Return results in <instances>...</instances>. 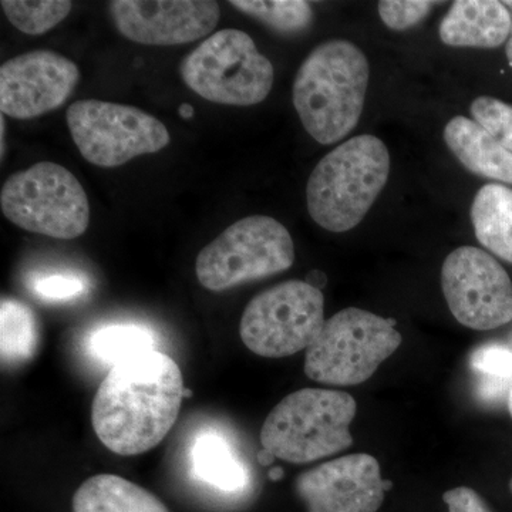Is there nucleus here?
Listing matches in <instances>:
<instances>
[{
  "label": "nucleus",
  "mask_w": 512,
  "mask_h": 512,
  "mask_svg": "<svg viewBox=\"0 0 512 512\" xmlns=\"http://www.w3.org/2000/svg\"><path fill=\"white\" fill-rule=\"evenodd\" d=\"M185 396L173 357L148 350L111 367L94 396V433L114 454L138 456L165 439Z\"/></svg>",
  "instance_id": "f257e3e1"
},
{
  "label": "nucleus",
  "mask_w": 512,
  "mask_h": 512,
  "mask_svg": "<svg viewBox=\"0 0 512 512\" xmlns=\"http://www.w3.org/2000/svg\"><path fill=\"white\" fill-rule=\"evenodd\" d=\"M369 77L365 53L348 40L322 43L303 60L293 82V106L318 143H339L357 126Z\"/></svg>",
  "instance_id": "f03ea898"
},
{
  "label": "nucleus",
  "mask_w": 512,
  "mask_h": 512,
  "mask_svg": "<svg viewBox=\"0 0 512 512\" xmlns=\"http://www.w3.org/2000/svg\"><path fill=\"white\" fill-rule=\"evenodd\" d=\"M389 174L390 154L380 138H350L313 168L306 185L309 215L326 231H350L375 204Z\"/></svg>",
  "instance_id": "7ed1b4c3"
},
{
  "label": "nucleus",
  "mask_w": 512,
  "mask_h": 512,
  "mask_svg": "<svg viewBox=\"0 0 512 512\" xmlns=\"http://www.w3.org/2000/svg\"><path fill=\"white\" fill-rule=\"evenodd\" d=\"M356 410V400L345 392L302 389L288 394L266 417L262 448L293 464L333 456L352 446L349 427Z\"/></svg>",
  "instance_id": "20e7f679"
},
{
  "label": "nucleus",
  "mask_w": 512,
  "mask_h": 512,
  "mask_svg": "<svg viewBox=\"0 0 512 512\" xmlns=\"http://www.w3.org/2000/svg\"><path fill=\"white\" fill-rule=\"evenodd\" d=\"M396 320L362 309H343L326 320L318 339L306 350L305 375L330 386H356L402 345Z\"/></svg>",
  "instance_id": "39448f33"
},
{
  "label": "nucleus",
  "mask_w": 512,
  "mask_h": 512,
  "mask_svg": "<svg viewBox=\"0 0 512 512\" xmlns=\"http://www.w3.org/2000/svg\"><path fill=\"white\" fill-rule=\"evenodd\" d=\"M188 87L212 103L247 107L262 103L274 86V66L248 33L222 29L185 57L180 67Z\"/></svg>",
  "instance_id": "423d86ee"
},
{
  "label": "nucleus",
  "mask_w": 512,
  "mask_h": 512,
  "mask_svg": "<svg viewBox=\"0 0 512 512\" xmlns=\"http://www.w3.org/2000/svg\"><path fill=\"white\" fill-rule=\"evenodd\" d=\"M295 247L288 229L265 215H252L229 225L195 262L198 282L212 292L227 291L288 271Z\"/></svg>",
  "instance_id": "0eeeda50"
},
{
  "label": "nucleus",
  "mask_w": 512,
  "mask_h": 512,
  "mask_svg": "<svg viewBox=\"0 0 512 512\" xmlns=\"http://www.w3.org/2000/svg\"><path fill=\"white\" fill-rule=\"evenodd\" d=\"M0 207L12 224L33 234L74 239L89 228L83 185L55 163L35 164L9 177L0 192Z\"/></svg>",
  "instance_id": "6e6552de"
},
{
  "label": "nucleus",
  "mask_w": 512,
  "mask_h": 512,
  "mask_svg": "<svg viewBox=\"0 0 512 512\" xmlns=\"http://www.w3.org/2000/svg\"><path fill=\"white\" fill-rule=\"evenodd\" d=\"M325 322L322 291L306 281H288L248 303L239 335L255 355L279 359L308 350Z\"/></svg>",
  "instance_id": "1a4fd4ad"
},
{
  "label": "nucleus",
  "mask_w": 512,
  "mask_h": 512,
  "mask_svg": "<svg viewBox=\"0 0 512 512\" xmlns=\"http://www.w3.org/2000/svg\"><path fill=\"white\" fill-rule=\"evenodd\" d=\"M67 126L80 154L97 167H119L170 144L167 127L137 107L79 100L67 109Z\"/></svg>",
  "instance_id": "9d476101"
},
{
  "label": "nucleus",
  "mask_w": 512,
  "mask_h": 512,
  "mask_svg": "<svg viewBox=\"0 0 512 512\" xmlns=\"http://www.w3.org/2000/svg\"><path fill=\"white\" fill-rule=\"evenodd\" d=\"M441 288L458 323L491 330L512 320V282L497 259L476 247L451 252L441 268Z\"/></svg>",
  "instance_id": "9b49d317"
},
{
  "label": "nucleus",
  "mask_w": 512,
  "mask_h": 512,
  "mask_svg": "<svg viewBox=\"0 0 512 512\" xmlns=\"http://www.w3.org/2000/svg\"><path fill=\"white\" fill-rule=\"evenodd\" d=\"M79 80V67L59 53H23L0 67V110L13 119H36L63 106Z\"/></svg>",
  "instance_id": "f8f14e48"
},
{
  "label": "nucleus",
  "mask_w": 512,
  "mask_h": 512,
  "mask_svg": "<svg viewBox=\"0 0 512 512\" xmlns=\"http://www.w3.org/2000/svg\"><path fill=\"white\" fill-rule=\"evenodd\" d=\"M109 10L121 35L147 46L204 39L221 18L220 5L211 0H113Z\"/></svg>",
  "instance_id": "ddd939ff"
},
{
  "label": "nucleus",
  "mask_w": 512,
  "mask_h": 512,
  "mask_svg": "<svg viewBox=\"0 0 512 512\" xmlns=\"http://www.w3.org/2000/svg\"><path fill=\"white\" fill-rule=\"evenodd\" d=\"M392 481L369 454H350L301 474L296 491L308 512H377Z\"/></svg>",
  "instance_id": "4468645a"
},
{
  "label": "nucleus",
  "mask_w": 512,
  "mask_h": 512,
  "mask_svg": "<svg viewBox=\"0 0 512 512\" xmlns=\"http://www.w3.org/2000/svg\"><path fill=\"white\" fill-rule=\"evenodd\" d=\"M510 10L495 0H457L440 23V39L453 47L494 49L511 35Z\"/></svg>",
  "instance_id": "2eb2a0df"
},
{
  "label": "nucleus",
  "mask_w": 512,
  "mask_h": 512,
  "mask_svg": "<svg viewBox=\"0 0 512 512\" xmlns=\"http://www.w3.org/2000/svg\"><path fill=\"white\" fill-rule=\"evenodd\" d=\"M444 141L470 173L512 185V153L477 121L454 117L444 128Z\"/></svg>",
  "instance_id": "dca6fc26"
},
{
  "label": "nucleus",
  "mask_w": 512,
  "mask_h": 512,
  "mask_svg": "<svg viewBox=\"0 0 512 512\" xmlns=\"http://www.w3.org/2000/svg\"><path fill=\"white\" fill-rule=\"evenodd\" d=\"M73 512L170 511L146 488L114 474H99L77 488L73 495Z\"/></svg>",
  "instance_id": "f3484780"
},
{
  "label": "nucleus",
  "mask_w": 512,
  "mask_h": 512,
  "mask_svg": "<svg viewBox=\"0 0 512 512\" xmlns=\"http://www.w3.org/2000/svg\"><path fill=\"white\" fill-rule=\"evenodd\" d=\"M471 221L481 245L512 264V190L487 184L471 205Z\"/></svg>",
  "instance_id": "a211bd4d"
},
{
  "label": "nucleus",
  "mask_w": 512,
  "mask_h": 512,
  "mask_svg": "<svg viewBox=\"0 0 512 512\" xmlns=\"http://www.w3.org/2000/svg\"><path fill=\"white\" fill-rule=\"evenodd\" d=\"M191 461L195 477L221 493H241L248 485L247 468L235 456L227 440L218 434L198 437L192 447Z\"/></svg>",
  "instance_id": "6ab92c4d"
},
{
  "label": "nucleus",
  "mask_w": 512,
  "mask_h": 512,
  "mask_svg": "<svg viewBox=\"0 0 512 512\" xmlns=\"http://www.w3.org/2000/svg\"><path fill=\"white\" fill-rule=\"evenodd\" d=\"M40 329L36 313L18 299L0 303V352L6 367L28 363L39 350Z\"/></svg>",
  "instance_id": "aec40b11"
},
{
  "label": "nucleus",
  "mask_w": 512,
  "mask_h": 512,
  "mask_svg": "<svg viewBox=\"0 0 512 512\" xmlns=\"http://www.w3.org/2000/svg\"><path fill=\"white\" fill-rule=\"evenodd\" d=\"M154 330L136 323H111L94 330L87 342L90 355L101 365L114 367L127 357L157 350Z\"/></svg>",
  "instance_id": "412c9836"
},
{
  "label": "nucleus",
  "mask_w": 512,
  "mask_h": 512,
  "mask_svg": "<svg viewBox=\"0 0 512 512\" xmlns=\"http://www.w3.org/2000/svg\"><path fill=\"white\" fill-rule=\"evenodd\" d=\"M229 5L282 35H299L313 22L311 3L303 0H234Z\"/></svg>",
  "instance_id": "4be33fe9"
},
{
  "label": "nucleus",
  "mask_w": 512,
  "mask_h": 512,
  "mask_svg": "<svg viewBox=\"0 0 512 512\" xmlns=\"http://www.w3.org/2000/svg\"><path fill=\"white\" fill-rule=\"evenodd\" d=\"M3 12L9 22L26 35H43L63 22L72 12L73 3L69 0H3Z\"/></svg>",
  "instance_id": "5701e85b"
},
{
  "label": "nucleus",
  "mask_w": 512,
  "mask_h": 512,
  "mask_svg": "<svg viewBox=\"0 0 512 512\" xmlns=\"http://www.w3.org/2000/svg\"><path fill=\"white\" fill-rule=\"evenodd\" d=\"M470 365L481 376L480 394L495 399L512 380V350L503 345H485L471 356Z\"/></svg>",
  "instance_id": "b1692460"
},
{
  "label": "nucleus",
  "mask_w": 512,
  "mask_h": 512,
  "mask_svg": "<svg viewBox=\"0 0 512 512\" xmlns=\"http://www.w3.org/2000/svg\"><path fill=\"white\" fill-rule=\"evenodd\" d=\"M471 116L512 153V106L494 97L481 96L471 104Z\"/></svg>",
  "instance_id": "393cba45"
},
{
  "label": "nucleus",
  "mask_w": 512,
  "mask_h": 512,
  "mask_svg": "<svg viewBox=\"0 0 512 512\" xmlns=\"http://www.w3.org/2000/svg\"><path fill=\"white\" fill-rule=\"evenodd\" d=\"M436 5L439 3L429 0H383L377 8L387 28L406 30L426 19Z\"/></svg>",
  "instance_id": "a878e982"
},
{
  "label": "nucleus",
  "mask_w": 512,
  "mask_h": 512,
  "mask_svg": "<svg viewBox=\"0 0 512 512\" xmlns=\"http://www.w3.org/2000/svg\"><path fill=\"white\" fill-rule=\"evenodd\" d=\"M33 289L39 298L46 301H70L83 295L86 282L76 275L56 274L37 279Z\"/></svg>",
  "instance_id": "bb28decb"
},
{
  "label": "nucleus",
  "mask_w": 512,
  "mask_h": 512,
  "mask_svg": "<svg viewBox=\"0 0 512 512\" xmlns=\"http://www.w3.org/2000/svg\"><path fill=\"white\" fill-rule=\"evenodd\" d=\"M448 512H491L483 498L468 487H457L443 495Z\"/></svg>",
  "instance_id": "cd10ccee"
},
{
  "label": "nucleus",
  "mask_w": 512,
  "mask_h": 512,
  "mask_svg": "<svg viewBox=\"0 0 512 512\" xmlns=\"http://www.w3.org/2000/svg\"><path fill=\"white\" fill-rule=\"evenodd\" d=\"M306 282L312 285L313 288L320 289L322 291L323 286L326 285V275L320 271H312L311 274L306 278Z\"/></svg>",
  "instance_id": "c85d7f7f"
},
{
  "label": "nucleus",
  "mask_w": 512,
  "mask_h": 512,
  "mask_svg": "<svg viewBox=\"0 0 512 512\" xmlns=\"http://www.w3.org/2000/svg\"><path fill=\"white\" fill-rule=\"evenodd\" d=\"M275 458L276 457L274 454L269 453V451L265 450V448H262V451H259L258 453V461L262 464V466H268V464H271Z\"/></svg>",
  "instance_id": "c756f323"
},
{
  "label": "nucleus",
  "mask_w": 512,
  "mask_h": 512,
  "mask_svg": "<svg viewBox=\"0 0 512 512\" xmlns=\"http://www.w3.org/2000/svg\"><path fill=\"white\" fill-rule=\"evenodd\" d=\"M178 113L185 120H190L192 116H194V107L191 104H181L180 109H178Z\"/></svg>",
  "instance_id": "7c9ffc66"
},
{
  "label": "nucleus",
  "mask_w": 512,
  "mask_h": 512,
  "mask_svg": "<svg viewBox=\"0 0 512 512\" xmlns=\"http://www.w3.org/2000/svg\"><path fill=\"white\" fill-rule=\"evenodd\" d=\"M269 478L272 481H279L284 478V470L281 467H274L271 471H269Z\"/></svg>",
  "instance_id": "2f4dec72"
},
{
  "label": "nucleus",
  "mask_w": 512,
  "mask_h": 512,
  "mask_svg": "<svg viewBox=\"0 0 512 512\" xmlns=\"http://www.w3.org/2000/svg\"><path fill=\"white\" fill-rule=\"evenodd\" d=\"M505 53H507L508 63H510V66L512 67V28L511 35L507 40V47H505Z\"/></svg>",
  "instance_id": "473e14b6"
},
{
  "label": "nucleus",
  "mask_w": 512,
  "mask_h": 512,
  "mask_svg": "<svg viewBox=\"0 0 512 512\" xmlns=\"http://www.w3.org/2000/svg\"><path fill=\"white\" fill-rule=\"evenodd\" d=\"M508 410H510L511 417H512V386L510 389V393H508Z\"/></svg>",
  "instance_id": "72a5a7b5"
},
{
  "label": "nucleus",
  "mask_w": 512,
  "mask_h": 512,
  "mask_svg": "<svg viewBox=\"0 0 512 512\" xmlns=\"http://www.w3.org/2000/svg\"><path fill=\"white\" fill-rule=\"evenodd\" d=\"M505 6H507L508 10H512V0H507V2H503Z\"/></svg>",
  "instance_id": "f704fd0d"
},
{
  "label": "nucleus",
  "mask_w": 512,
  "mask_h": 512,
  "mask_svg": "<svg viewBox=\"0 0 512 512\" xmlns=\"http://www.w3.org/2000/svg\"><path fill=\"white\" fill-rule=\"evenodd\" d=\"M510 488H511V491H512V478H511Z\"/></svg>",
  "instance_id": "c9c22d12"
}]
</instances>
